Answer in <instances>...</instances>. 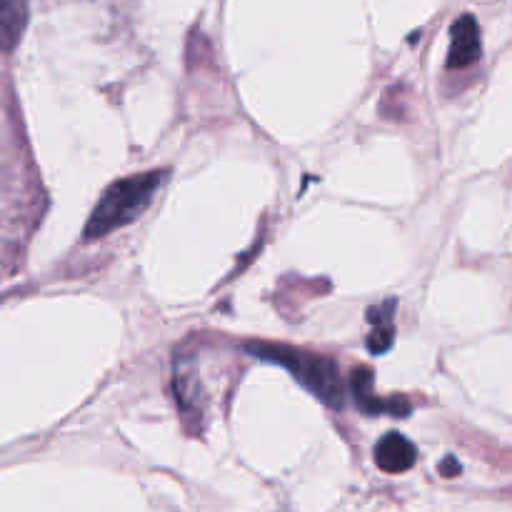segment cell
<instances>
[{
    "mask_svg": "<svg viewBox=\"0 0 512 512\" xmlns=\"http://www.w3.org/2000/svg\"><path fill=\"white\" fill-rule=\"evenodd\" d=\"M393 325H390V320H385V323H378L375 325L373 335L368 338V348L373 355H383L388 353L390 348H393Z\"/></svg>",
    "mask_w": 512,
    "mask_h": 512,
    "instance_id": "8992f818",
    "label": "cell"
},
{
    "mask_svg": "<svg viewBox=\"0 0 512 512\" xmlns=\"http://www.w3.org/2000/svg\"><path fill=\"white\" fill-rule=\"evenodd\" d=\"M165 178H168L165 170H150V173L130 175V178L110 185L93 208V213H90L88 223H85V240L105 238L113 230L138 220L148 210V205L153 203L155 190L160 188Z\"/></svg>",
    "mask_w": 512,
    "mask_h": 512,
    "instance_id": "6da1fadb",
    "label": "cell"
},
{
    "mask_svg": "<svg viewBox=\"0 0 512 512\" xmlns=\"http://www.w3.org/2000/svg\"><path fill=\"white\" fill-rule=\"evenodd\" d=\"M415 460H418L415 445L400 433H388L378 445H375V465H378L383 473H408L415 465Z\"/></svg>",
    "mask_w": 512,
    "mask_h": 512,
    "instance_id": "277c9868",
    "label": "cell"
},
{
    "mask_svg": "<svg viewBox=\"0 0 512 512\" xmlns=\"http://www.w3.org/2000/svg\"><path fill=\"white\" fill-rule=\"evenodd\" d=\"M460 463L455 458H445L443 463H440V475H445V478H455V475H460Z\"/></svg>",
    "mask_w": 512,
    "mask_h": 512,
    "instance_id": "52a82bcc",
    "label": "cell"
},
{
    "mask_svg": "<svg viewBox=\"0 0 512 512\" xmlns=\"http://www.w3.org/2000/svg\"><path fill=\"white\" fill-rule=\"evenodd\" d=\"M25 15H28V0H0V25L8 50H13L15 40L23 33Z\"/></svg>",
    "mask_w": 512,
    "mask_h": 512,
    "instance_id": "5b68a950",
    "label": "cell"
},
{
    "mask_svg": "<svg viewBox=\"0 0 512 512\" xmlns=\"http://www.w3.org/2000/svg\"><path fill=\"white\" fill-rule=\"evenodd\" d=\"M248 353H253L255 358L260 360H270V363L275 365H283V368L290 370L293 378L298 380L303 388H308L315 398L323 400L330 408H343L345 385L343 380H340V370L338 365L330 358H325V355H313L298 348H288V345L268 343L248 345Z\"/></svg>",
    "mask_w": 512,
    "mask_h": 512,
    "instance_id": "7a4b0ae2",
    "label": "cell"
},
{
    "mask_svg": "<svg viewBox=\"0 0 512 512\" xmlns=\"http://www.w3.org/2000/svg\"><path fill=\"white\" fill-rule=\"evenodd\" d=\"M480 53H483V43H480L478 20L470 13L460 15L450 30L448 68H468V65L478 63Z\"/></svg>",
    "mask_w": 512,
    "mask_h": 512,
    "instance_id": "3957f363",
    "label": "cell"
}]
</instances>
